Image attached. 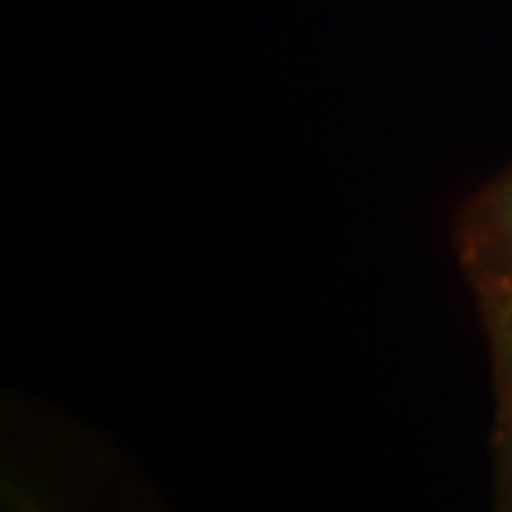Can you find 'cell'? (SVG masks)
Instances as JSON below:
<instances>
[{"label": "cell", "instance_id": "obj_1", "mask_svg": "<svg viewBox=\"0 0 512 512\" xmlns=\"http://www.w3.org/2000/svg\"><path fill=\"white\" fill-rule=\"evenodd\" d=\"M456 254L472 290L512 280V166L460 211Z\"/></svg>", "mask_w": 512, "mask_h": 512}, {"label": "cell", "instance_id": "obj_2", "mask_svg": "<svg viewBox=\"0 0 512 512\" xmlns=\"http://www.w3.org/2000/svg\"><path fill=\"white\" fill-rule=\"evenodd\" d=\"M489 342L496 392V422H512V280L475 290Z\"/></svg>", "mask_w": 512, "mask_h": 512}, {"label": "cell", "instance_id": "obj_3", "mask_svg": "<svg viewBox=\"0 0 512 512\" xmlns=\"http://www.w3.org/2000/svg\"><path fill=\"white\" fill-rule=\"evenodd\" d=\"M494 465V512H512V422H496L494 425Z\"/></svg>", "mask_w": 512, "mask_h": 512}]
</instances>
